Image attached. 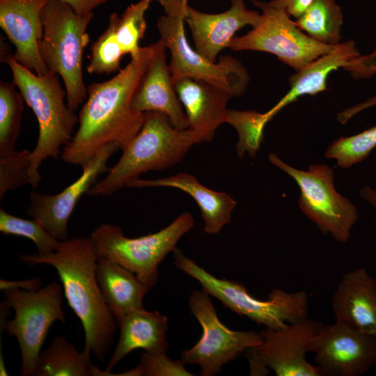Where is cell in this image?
<instances>
[{
	"mask_svg": "<svg viewBox=\"0 0 376 376\" xmlns=\"http://www.w3.org/2000/svg\"><path fill=\"white\" fill-rule=\"evenodd\" d=\"M155 49V42L141 47L113 77L88 86L78 129L61 152L64 162L83 167L107 144L123 150L137 134L144 113L133 109L132 99Z\"/></svg>",
	"mask_w": 376,
	"mask_h": 376,
	"instance_id": "6da1fadb",
	"label": "cell"
},
{
	"mask_svg": "<svg viewBox=\"0 0 376 376\" xmlns=\"http://www.w3.org/2000/svg\"><path fill=\"white\" fill-rule=\"evenodd\" d=\"M97 258L90 236L61 241L59 248L47 255L19 256L22 263L50 265L56 270L68 304L82 324L84 350L104 362L113 345L118 324L96 279Z\"/></svg>",
	"mask_w": 376,
	"mask_h": 376,
	"instance_id": "7a4b0ae2",
	"label": "cell"
},
{
	"mask_svg": "<svg viewBox=\"0 0 376 376\" xmlns=\"http://www.w3.org/2000/svg\"><path fill=\"white\" fill-rule=\"evenodd\" d=\"M1 61L10 67L13 82L38 122L39 136L31 152L29 169L30 185L36 188L42 180L38 172L42 162L48 157L56 159L61 155V148L72 139L79 117L65 102L66 91L58 75L50 71L37 75L8 52H1Z\"/></svg>",
	"mask_w": 376,
	"mask_h": 376,
	"instance_id": "3957f363",
	"label": "cell"
},
{
	"mask_svg": "<svg viewBox=\"0 0 376 376\" xmlns=\"http://www.w3.org/2000/svg\"><path fill=\"white\" fill-rule=\"evenodd\" d=\"M201 143L194 132L175 127L166 115L157 111L145 112L139 132L123 150L118 162L87 194L111 196L143 173L173 166L193 146Z\"/></svg>",
	"mask_w": 376,
	"mask_h": 376,
	"instance_id": "277c9868",
	"label": "cell"
},
{
	"mask_svg": "<svg viewBox=\"0 0 376 376\" xmlns=\"http://www.w3.org/2000/svg\"><path fill=\"white\" fill-rule=\"evenodd\" d=\"M43 35L40 57L49 71L61 77L67 104L75 111L88 97L84 82L83 53L90 38L86 30L93 13H77L60 0H48L42 11Z\"/></svg>",
	"mask_w": 376,
	"mask_h": 376,
	"instance_id": "5b68a950",
	"label": "cell"
},
{
	"mask_svg": "<svg viewBox=\"0 0 376 376\" xmlns=\"http://www.w3.org/2000/svg\"><path fill=\"white\" fill-rule=\"evenodd\" d=\"M173 252L174 264L178 269L196 279L202 290L240 316L268 329H278L307 318L308 298L304 291L288 292L274 288L267 299H258L242 283L215 277L178 248Z\"/></svg>",
	"mask_w": 376,
	"mask_h": 376,
	"instance_id": "8992f818",
	"label": "cell"
},
{
	"mask_svg": "<svg viewBox=\"0 0 376 376\" xmlns=\"http://www.w3.org/2000/svg\"><path fill=\"white\" fill-rule=\"evenodd\" d=\"M1 302L0 330L16 338L22 356L20 374L33 376L48 331L56 321L65 322L62 289L56 281L35 291L9 289Z\"/></svg>",
	"mask_w": 376,
	"mask_h": 376,
	"instance_id": "52a82bcc",
	"label": "cell"
},
{
	"mask_svg": "<svg viewBox=\"0 0 376 376\" xmlns=\"http://www.w3.org/2000/svg\"><path fill=\"white\" fill-rule=\"evenodd\" d=\"M188 212L180 214L166 227L155 233L130 238L121 228L102 224L90 235L98 258L111 260L133 272L144 284L152 288L159 277V265L176 249L180 238L194 226Z\"/></svg>",
	"mask_w": 376,
	"mask_h": 376,
	"instance_id": "ba28073f",
	"label": "cell"
},
{
	"mask_svg": "<svg viewBox=\"0 0 376 376\" xmlns=\"http://www.w3.org/2000/svg\"><path fill=\"white\" fill-rule=\"evenodd\" d=\"M269 161L292 178L300 190L299 206L324 234L346 243L359 219L357 207L334 187V173L326 164L310 165L307 171L292 167L276 154Z\"/></svg>",
	"mask_w": 376,
	"mask_h": 376,
	"instance_id": "9c48e42d",
	"label": "cell"
},
{
	"mask_svg": "<svg viewBox=\"0 0 376 376\" xmlns=\"http://www.w3.org/2000/svg\"><path fill=\"white\" fill-rule=\"evenodd\" d=\"M253 3L262 10L260 22L246 34L235 36L228 46L230 49L270 53L299 71L336 46L320 42L304 33L285 9L269 2Z\"/></svg>",
	"mask_w": 376,
	"mask_h": 376,
	"instance_id": "30bf717a",
	"label": "cell"
},
{
	"mask_svg": "<svg viewBox=\"0 0 376 376\" xmlns=\"http://www.w3.org/2000/svg\"><path fill=\"white\" fill-rule=\"evenodd\" d=\"M210 296L203 290H192L189 296L190 311L201 324L203 333L192 347L181 354V361L185 364L200 366L202 376L217 374L225 364L262 341L259 332L234 331L224 325L219 320Z\"/></svg>",
	"mask_w": 376,
	"mask_h": 376,
	"instance_id": "8fae6325",
	"label": "cell"
},
{
	"mask_svg": "<svg viewBox=\"0 0 376 376\" xmlns=\"http://www.w3.org/2000/svg\"><path fill=\"white\" fill-rule=\"evenodd\" d=\"M157 27L159 40L171 54L169 66L173 84L190 77L222 87L233 96L244 93L249 76L243 65L230 56L212 62L194 50L185 36L184 17L164 15L159 18Z\"/></svg>",
	"mask_w": 376,
	"mask_h": 376,
	"instance_id": "7c38bea8",
	"label": "cell"
},
{
	"mask_svg": "<svg viewBox=\"0 0 376 376\" xmlns=\"http://www.w3.org/2000/svg\"><path fill=\"white\" fill-rule=\"evenodd\" d=\"M322 322L308 318L260 333V344L247 350L251 375L322 376L318 366L306 360L309 345Z\"/></svg>",
	"mask_w": 376,
	"mask_h": 376,
	"instance_id": "4fadbf2b",
	"label": "cell"
},
{
	"mask_svg": "<svg viewBox=\"0 0 376 376\" xmlns=\"http://www.w3.org/2000/svg\"><path fill=\"white\" fill-rule=\"evenodd\" d=\"M309 352L322 376H360L376 364V340L335 321L321 326Z\"/></svg>",
	"mask_w": 376,
	"mask_h": 376,
	"instance_id": "5bb4252c",
	"label": "cell"
},
{
	"mask_svg": "<svg viewBox=\"0 0 376 376\" xmlns=\"http://www.w3.org/2000/svg\"><path fill=\"white\" fill-rule=\"evenodd\" d=\"M118 150L116 143L104 146L82 167L79 178L57 194L31 191L27 213L58 240H68V222L77 202L96 183L99 175L110 170L107 163Z\"/></svg>",
	"mask_w": 376,
	"mask_h": 376,
	"instance_id": "9a60e30c",
	"label": "cell"
},
{
	"mask_svg": "<svg viewBox=\"0 0 376 376\" xmlns=\"http://www.w3.org/2000/svg\"><path fill=\"white\" fill-rule=\"evenodd\" d=\"M48 0H0V26L15 46L14 58L36 74L49 72L38 42L43 35L42 11Z\"/></svg>",
	"mask_w": 376,
	"mask_h": 376,
	"instance_id": "2e32d148",
	"label": "cell"
},
{
	"mask_svg": "<svg viewBox=\"0 0 376 376\" xmlns=\"http://www.w3.org/2000/svg\"><path fill=\"white\" fill-rule=\"evenodd\" d=\"M185 22L189 26L195 50L212 62L228 47L235 33L241 28L256 26L261 14L249 10L243 0H230L228 10L220 13H206L188 6Z\"/></svg>",
	"mask_w": 376,
	"mask_h": 376,
	"instance_id": "e0dca14e",
	"label": "cell"
},
{
	"mask_svg": "<svg viewBox=\"0 0 376 376\" xmlns=\"http://www.w3.org/2000/svg\"><path fill=\"white\" fill-rule=\"evenodd\" d=\"M166 47L159 40L132 99L134 110L157 111L166 115L179 130L189 127L188 120L172 81L166 63Z\"/></svg>",
	"mask_w": 376,
	"mask_h": 376,
	"instance_id": "ac0fdd59",
	"label": "cell"
},
{
	"mask_svg": "<svg viewBox=\"0 0 376 376\" xmlns=\"http://www.w3.org/2000/svg\"><path fill=\"white\" fill-rule=\"evenodd\" d=\"M189 127L202 142L210 141L217 129L227 123L228 101L233 95L211 83L184 77L174 84Z\"/></svg>",
	"mask_w": 376,
	"mask_h": 376,
	"instance_id": "d6986e66",
	"label": "cell"
},
{
	"mask_svg": "<svg viewBox=\"0 0 376 376\" xmlns=\"http://www.w3.org/2000/svg\"><path fill=\"white\" fill-rule=\"evenodd\" d=\"M336 321L376 340V280L364 268L343 274L331 299Z\"/></svg>",
	"mask_w": 376,
	"mask_h": 376,
	"instance_id": "ffe728a7",
	"label": "cell"
},
{
	"mask_svg": "<svg viewBox=\"0 0 376 376\" xmlns=\"http://www.w3.org/2000/svg\"><path fill=\"white\" fill-rule=\"evenodd\" d=\"M119 338L104 370L94 365L92 376L109 373L125 356L136 349L150 352H166L168 320L159 311L144 308L134 310L117 320Z\"/></svg>",
	"mask_w": 376,
	"mask_h": 376,
	"instance_id": "44dd1931",
	"label": "cell"
},
{
	"mask_svg": "<svg viewBox=\"0 0 376 376\" xmlns=\"http://www.w3.org/2000/svg\"><path fill=\"white\" fill-rule=\"evenodd\" d=\"M171 187L190 195L196 202L204 221L207 234H217L231 219L237 202L228 194L212 190L203 185L193 175L186 172L174 175L154 179L136 178L127 187Z\"/></svg>",
	"mask_w": 376,
	"mask_h": 376,
	"instance_id": "7402d4cb",
	"label": "cell"
},
{
	"mask_svg": "<svg viewBox=\"0 0 376 376\" xmlns=\"http://www.w3.org/2000/svg\"><path fill=\"white\" fill-rule=\"evenodd\" d=\"M352 40L337 45L330 52L319 57L289 78L290 89L288 93L269 111L264 117L269 122L282 109L299 97L314 95L327 90L329 75L339 68L345 67L360 56Z\"/></svg>",
	"mask_w": 376,
	"mask_h": 376,
	"instance_id": "603a6c76",
	"label": "cell"
},
{
	"mask_svg": "<svg viewBox=\"0 0 376 376\" xmlns=\"http://www.w3.org/2000/svg\"><path fill=\"white\" fill-rule=\"evenodd\" d=\"M95 276L104 301L116 321L143 308V298L151 288L133 272L111 260L98 258Z\"/></svg>",
	"mask_w": 376,
	"mask_h": 376,
	"instance_id": "cb8c5ba5",
	"label": "cell"
},
{
	"mask_svg": "<svg viewBox=\"0 0 376 376\" xmlns=\"http://www.w3.org/2000/svg\"><path fill=\"white\" fill-rule=\"evenodd\" d=\"M91 354L80 352L65 338L56 336L41 350L33 376H92Z\"/></svg>",
	"mask_w": 376,
	"mask_h": 376,
	"instance_id": "d4e9b609",
	"label": "cell"
},
{
	"mask_svg": "<svg viewBox=\"0 0 376 376\" xmlns=\"http://www.w3.org/2000/svg\"><path fill=\"white\" fill-rule=\"evenodd\" d=\"M343 22V13L336 0H313L295 21L311 38L331 46L340 43Z\"/></svg>",
	"mask_w": 376,
	"mask_h": 376,
	"instance_id": "484cf974",
	"label": "cell"
},
{
	"mask_svg": "<svg viewBox=\"0 0 376 376\" xmlns=\"http://www.w3.org/2000/svg\"><path fill=\"white\" fill-rule=\"evenodd\" d=\"M13 82H0V155L15 150L18 138L24 98Z\"/></svg>",
	"mask_w": 376,
	"mask_h": 376,
	"instance_id": "4316f807",
	"label": "cell"
},
{
	"mask_svg": "<svg viewBox=\"0 0 376 376\" xmlns=\"http://www.w3.org/2000/svg\"><path fill=\"white\" fill-rule=\"evenodd\" d=\"M118 17L117 13L110 15L107 28L91 45L88 73L109 75L120 70L124 54L116 35Z\"/></svg>",
	"mask_w": 376,
	"mask_h": 376,
	"instance_id": "83f0119b",
	"label": "cell"
},
{
	"mask_svg": "<svg viewBox=\"0 0 376 376\" xmlns=\"http://www.w3.org/2000/svg\"><path fill=\"white\" fill-rule=\"evenodd\" d=\"M376 147V125L357 134L341 136L327 148L324 156L347 169L363 161Z\"/></svg>",
	"mask_w": 376,
	"mask_h": 376,
	"instance_id": "f1b7e54d",
	"label": "cell"
},
{
	"mask_svg": "<svg viewBox=\"0 0 376 376\" xmlns=\"http://www.w3.org/2000/svg\"><path fill=\"white\" fill-rule=\"evenodd\" d=\"M237 131L238 141L237 155L242 158L245 153L254 157L263 138V130L267 123L263 113L256 111L228 109L227 123Z\"/></svg>",
	"mask_w": 376,
	"mask_h": 376,
	"instance_id": "f546056e",
	"label": "cell"
},
{
	"mask_svg": "<svg viewBox=\"0 0 376 376\" xmlns=\"http://www.w3.org/2000/svg\"><path fill=\"white\" fill-rule=\"evenodd\" d=\"M153 0H139L130 4L118 17L116 35L123 54L136 56L140 51L139 42L145 34V13Z\"/></svg>",
	"mask_w": 376,
	"mask_h": 376,
	"instance_id": "4dcf8cb0",
	"label": "cell"
},
{
	"mask_svg": "<svg viewBox=\"0 0 376 376\" xmlns=\"http://www.w3.org/2000/svg\"><path fill=\"white\" fill-rule=\"evenodd\" d=\"M0 231L4 235L22 236L32 240L39 255L53 253L61 244V241L36 220H28L11 215L1 208Z\"/></svg>",
	"mask_w": 376,
	"mask_h": 376,
	"instance_id": "1f68e13d",
	"label": "cell"
},
{
	"mask_svg": "<svg viewBox=\"0 0 376 376\" xmlns=\"http://www.w3.org/2000/svg\"><path fill=\"white\" fill-rule=\"evenodd\" d=\"M31 152L29 150H13L0 155V201L8 191L31 184L29 173Z\"/></svg>",
	"mask_w": 376,
	"mask_h": 376,
	"instance_id": "d6a6232c",
	"label": "cell"
},
{
	"mask_svg": "<svg viewBox=\"0 0 376 376\" xmlns=\"http://www.w3.org/2000/svg\"><path fill=\"white\" fill-rule=\"evenodd\" d=\"M125 376H192L180 360L173 361L166 352L144 351L140 354L139 363L125 372Z\"/></svg>",
	"mask_w": 376,
	"mask_h": 376,
	"instance_id": "836d02e7",
	"label": "cell"
},
{
	"mask_svg": "<svg viewBox=\"0 0 376 376\" xmlns=\"http://www.w3.org/2000/svg\"><path fill=\"white\" fill-rule=\"evenodd\" d=\"M343 69L355 78H367L376 73V49L370 54L360 55Z\"/></svg>",
	"mask_w": 376,
	"mask_h": 376,
	"instance_id": "e575fe53",
	"label": "cell"
},
{
	"mask_svg": "<svg viewBox=\"0 0 376 376\" xmlns=\"http://www.w3.org/2000/svg\"><path fill=\"white\" fill-rule=\"evenodd\" d=\"M313 0H272V5L283 8L290 16L296 19L306 10Z\"/></svg>",
	"mask_w": 376,
	"mask_h": 376,
	"instance_id": "d590c367",
	"label": "cell"
},
{
	"mask_svg": "<svg viewBox=\"0 0 376 376\" xmlns=\"http://www.w3.org/2000/svg\"><path fill=\"white\" fill-rule=\"evenodd\" d=\"M43 287L42 281L39 278L19 281H8L0 279V290L4 291L9 289H22L28 291H35Z\"/></svg>",
	"mask_w": 376,
	"mask_h": 376,
	"instance_id": "8d00e7d4",
	"label": "cell"
},
{
	"mask_svg": "<svg viewBox=\"0 0 376 376\" xmlns=\"http://www.w3.org/2000/svg\"><path fill=\"white\" fill-rule=\"evenodd\" d=\"M163 8L165 15L185 18L189 6L188 0H153Z\"/></svg>",
	"mask_w": 376,
	"mask_h": 376,
	"instance_id": "74e56055",
	"label": "cell"
},
{
	"mask_svg": "<svg viewBox=\"0 0 376 376\" xmlns=\"http://www.w3.org/2000/svg\"><path fill=\"white\" fill-rule=\"evenodd\" d=\"M376 105V95L367 99L366 101L355 104L350 108H348L340 113L337 116L338 121L342 124L347 123L352 117L359 112Z\"/></svg>",
	"mask_w": 376,
	"mask_h": 376,
	"instance_id": "f35d334b",
	"label": "cell"
},
{
	"mask_svg": "<svg viewBox=\"0 0 376 376\" xmlns=\"http://www.w3.org/2000/svg\"><path fill=\"white\" fill-rule=\"evenodd\" d=\"M69 5L78 14H87L109 0H60Z\"/></svg>",
	"mask_w": 376,
	"mask_h": 376,
	"instance_id": "ab89813d",
	"label": "cell"
},
{
	"mask_svg": "<svg viewBox=\"0 0 376 376\" xmlns=\"http://www.w3.org/2000/svg\"><path fill=\"white\" fill-rule=\"evenodd\" d=\"M359 195L363 200L373 207L376 212V189L372 188L368 185L363 186L359 189ZM375 223L376 224V219Z\"/></svg>",
	"mask_w": 376,
	"mask_h": 376,
	"instance_id": "60d3db41",
	"label": "cell"
}]
</instances>
